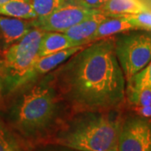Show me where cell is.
Returning a JSON list of instances; mask_svg holds the SVG:
<instances>
[{
	"mask_svg": "<svg viewBox=\"0 0 151 151\" xmlns=\"http://www.w3.org/2000/svg\"><path fill=\"white\" fill-rule=\"evenodd\" d=\"M75 46L74 43L63 32L45 31L40 40L38 58Z\"/></svg>",
	"mask_w": 151,
	"mask_h": 151,
	"instance_id": "5bb4252c",
	"label": "cell"
},
{
	"mask_svg": "<svg viewBox=\"0 0 151 151\" xmlns=\"http://www.w3.org/2000/svg\"><path fill=\"white\" fill-rule=\"evenodd\" d=\"M136 29H138L126 17H107L98 25L96 32L93 35L92 42Z\"/></svg>",
	"mask_w": 151,
	"mask_h": 151,
	"instance_id": "4fadbf2b",
	"label": "cell"
},
{
	"mask_svg": "<svg viewBox=\"0 0 151 151\" xmlns=\"http://www.w3.org/2000/svg\"><path fill=\"white\" fill-rule=\"evenodd\" d=\"M9 1H10V0H0V6L4 4H6V3L9 2Z\"/></svg>",
	"mask_w": 151,
	"mask_h": 151,
	"instance_id": "cb8c5ba5",
	"label": "cell"
},
{
	"mask_svg": "<svg viewBox=\"0 0 151 151\" xmlns=\"http://www.w3.org/2000/svg\"><path fill=\"white\" fill-rule=\"evenodd\" d=\"M108 0H71L70 3L88 9L98 10Z\"/></svg>",
	"mask_w": 151,
	"mask_h": 151,
	"instance_id": "d6986e66",
	"label": "cell"
},
{
	"mask_svg": "<svg viewBox=\"0 0 151 151\" xmlns=\"http://www.w3.org/2000/svg\"><path fill=\"white\" fill-rule=\"evenodd\" d=\"M120 111L70 113L45 145L80 151H118Z\"/></svg>",
	"mask_w": 151,
	"mask_h": 151,
	"instance_id": "3957f363",
	"label": "cell"
},
{
	"mask_svg": "<svg viewBox=\"0 0 151 151\" xmlns=\"http://www.w3.org/2000/svg\"><path fill=\"white\" fill-rule=\"evenodd\" d=\"M138 29L151 31V11L149 9L126 17Z\"/></svg>",
	"mask_w": 151,
	"mask_h": 151,
	"instance_id": "ac0fdd59",
	"label": "cell"
},
{
	"mask_svg": "<svg viewBox=\"0 0 151 151\" xmlns=\"http://www.w3.org/2000/svg\"><path fill=\"white\" fill-rule=\"evenodd\" d=\"M114 50L127 82L151 60V31L136 29L116 35Z\"/></svg>",
	"mask_w": 151,
	"mask_h": 151,
	"instance_id": "5b68a950",
	"label": "cell"
},
{
	"mask_svg": "<svg viewBox=\"0 0 151 151\" xmlns=\"http://www.w3.org/2000/svg\"><path fill=\"white\" fill-rule=\"evenodd\" d=\"M143 70L145 71V74L146 78H147V81H148V82L150 83V85L151 86V60Z\"/></svg>",
	"mask_w": 151,
	"mask_h": 151,
	"instance_id": "7402d4cb",
	"label": "cell"
},
{
	"mask_svg": "<svg viewBox=\"0 0 151 151\" xmlns=\"http://www.w3.org/2000/svg\"><path fill=\"white\" fill-rule=\"evenodd\" d=\"M33 27L31 19H19L0 14V50L19 41Z\"/></svg>",
	"mask_w": 151,
	"mask_h": 151,
	"instance_id": "9c48e42d",
	"label": "cell"
},
{
	"mask_svg": "<svg viewBox=\"0 0 151 151\" xmlns=\"http://www.w3.org/2000/svg\"><path fill=\"white\" fill-rule=\"evenodd\" d=\"M36 18L50 15L69 2L67 0H29Z\"/></svg>",
	"mask_w": 151,
	"mask_h": 151,
	"instance_id": "e0dca14e",
	"label": "cell"
},
{
	"mask_svg": "<svg viewBox=\"0 0 151 151\" xmlns=\"http://www.w3.org/2000/svg\"><path fill=\"white\" fill-rule=\"evenodd\" d=\"M67 1H68V2H69V3H70V1H71V0H67Z\"/></svg>",
	"mask_w": 151,
	"mask_h": 151,
	"instance_id": "d4e9b609",
	"label": "cell"
},
{
	"mask_svg": "<svg viewBox=\"0 0 151 151\" xmlns=\"http://www.w3.org/2000/svg\"><path fill=\"white\" fill-rule=\"evenodd\" d=\"M31 150L15 132L4 120L0 119V151Z\"/></svg>",
	"mask_w": 151,
	"mask_h": 151,
	"instance_id": "2e32d148",
	"label": "cell"
},
{
	"mask_svg": "<svg viewBox=\"0 0 151 151\" xmlns=\"http://www.w3.org/2000/svg\"><path fill=\"white\" fill-rule=\"evenodd\" d=\"M135 113L143 118L151 119V106L146 107H139V108H133Z\"/></svg>",
	"mask_w": 151,
	"mask_h": 151,
	"instance_id": "44dd1931",
	"label": "cell"
},
{
	"mask_svg": "<svg viewBox=\"0 0 151 151\" xmlns=\"http://www.w3.org/2000/svg\"><path fill=\"white\" fill-rule=\"evenodd\" d=\"M96 9H88L68 3L50 15L31 19L33 27L42 31L65 32L92 14L98 13Z\"/></svg>",
	"mask_w": 151,
	"mask_h": 151,
	"instance_id": "52a82bcc",
	"label": "cell"
},
{
	"mask_svg": "<svg viewBox=\"0 0 151 151\" xmlns=\"http://www.w3.org/2000/svg\"><path fill=\"white\" fill-rule=\"evenodd\" d=\"M0 14L26 20L36 18L29 0H10L7 2L0 6Z\"/></svg>",
	"mask_w": 151,
	"mask_h": 151,
	"instance_id": "9a60e30c",
	"label": "cell"
},
{
	"mask_svg": "<svg viewBox=\"0 0 151 151\" xmlns=\"http://www.w3.org/2000/svg\"><path fill=\"white\" fill-rule=\"evenodd\" d=\"M106 18L107 17L98 12L76 24L63 33L74 43L76 46L91 43L92 42L93 35L96 32L98 25Z\"/></svg>",
	"mask_w": 151,
	"mask_h": 151,
	"instance_id": "8fae6325",
	"label": "cell"
},
{
	"mask_svg": "<svg viewBox=\"0 0 151 151\" xmlns=\"http://www.w3.org/2000/svg\"><path fill=\"white\" fill-rule=\"evenodd\" d=\"M118 151H151V119L137 114L124 117Z\"/></svg>",
	"mask_w": 151,
	"mask_h": 151,
	"instance_id": "8992f818",
	"label": "cell"
},
{
	"mask_svg": "<svg viewBox=\"0 0 151 151\" xmlns=\"http://www.w3.org/2000/svg\"><path fill=\"white\" fill-rule=\"evenodd\" d=\"M84 45L65 49L54 54H50L37 58L35 62L31 66V68L29 70L25 76L24 77L23 81H21V84L19 87L24 86L29 82L35 81L39 77H41L55 70L57 66H59L68 58H70L71 55H73L78 50H80Z\"/></svg>",
	"mask_w": 151,
	"mask_h": 151,
	"instance_id": "ba28073f",
	"label": "cell"
},
{
	"mask_svg": "<svg viewBox=\"0 0 151 151\" xmlns=\"http://www.w3.org/2000/svg\"><path fill=\"white\" fill-rule=\"evenodd\" d=\"M48 76L70 113L120 111L126 103L114 36L86 44Z\"/></svg>",
	"mask_w": 151,
	"mask_h": 151,
	"instance_id": "6da1fadb",
	"label": "cell"
},
{
	"mask_svg": "<svg viewBox=\"0 0 151 151\" xmlns=\"http://www.w3.org/2000/svg\"><path fill=\"white\" fill-rule=\"evenodd\" d=\"M44 33L40 29H33L19 41L0 50V82L4 97L19 88L37 60Z\"/></svg>",
	"mask_w": 151,
	"mask_h": 151,
	"instance_id": "277c9868",
	"label": "cell"
},
{
	"mask_svg": "<svg viewBox=\"0 0 151 151\" xmlns=\"http://www.w3.org/2000/svg\"><path fill=\"white\" fill-rule=\"evenodd\" d=\"M148 9L139 0H108L98 11L106 17H127Z\"/></svg>",
	"mask_w": 151,
	"mask_h": 151,
	"instance_id": "7c38bea8",
	"label": "cell"
},
{
	"mask_svg": "<svg viewBox=\"0 0 151 151\" xmlns=\"http://www.w3.org/2000/svg\"><path fill=\"white\" fill-rule=\"evenodd\" d=\"M31 151H80L76 150H73L68 147H65V146L56 145H51V144H48V145H39L37 147H35L32 149Z\"/></svg>",
	"mask_w": 151,
	"mask_h": 151,
	"instance_id": "ffe728a7",
	"label": "cell"
},
{
	"mask_svg": "<svg viewBox=\"0 0 151 151\" xmlns=\"http://www.w3.org/2000/svg\"><path fill=\"white\" fill-rule=\"evenodd\" d=\"M5 102H4V91H3V87H2V84L0 82V109L4 106Z\"/></svg>",
	"mask_w": 151,
	"mask_h": 151,
	"instance_id": "603a6c76",
	"label": "cell"
},
{
	"mask_svg": "<svg viewBox=\"0 0 151 151\" xmlns=\"http://www.w3.org/2000/svg\"><path fill=\"white\" fill-rule=\"evenodd\" d=\"M6 124L31 150L45 145L70 114L48 74L11 93Z\"/></svg>",
	"mask_w": 151,
	"mask_h": 151,
	"instance_id": "7a4b0ae2",
	"label": "cell"
},
{
	"mask_svg": "<svg viewBox=\"0 0 151 151\" xmlns=\"http://www.w3.org/2000/svg\"><path fill=\"white\" fill-rule=\"evenodd\" d=\"M126 102L133 108L151 106V86L144 70L126 82Z\"/></svg>",
	"mask_w": 151,
	"mask_h": 151,
	"instance_id": "30bf717a",
	"label": "cell"
}]
</instances>
